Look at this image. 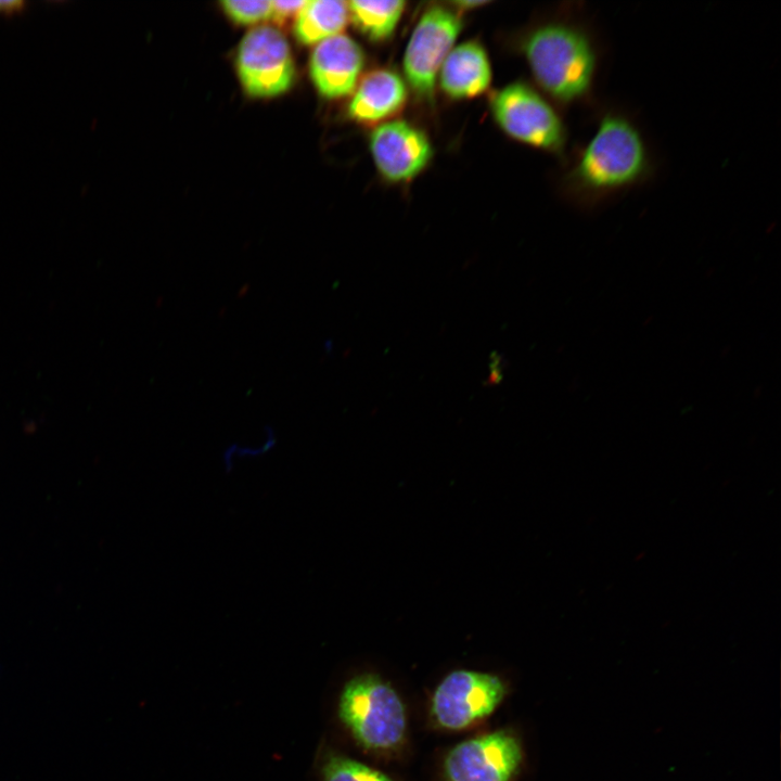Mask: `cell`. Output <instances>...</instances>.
Segmentation results:
<instances>
[{"label":"cell","mask_w":781,"mask_h":781,"mask_svg":"<svg viewBox=\"0 0 781 781\" xmlns=\"http://www.w3.org/2000/svg\"><path fill=\"white\" fill-rule=\"evenodd\" d=\"M349 17L347 2L342 0H311L294 23L296 39L303 44H317L340 35Z\"/></svg>","instance_id":"13"},{"label":"cell","mask_w":781,"mask_h":781,"mask_svg":"<svg viewBox=\"0 0 781 781\" xmlns=\"http://www.w3.org/2000/svg\"><path fill=\"white\" fill-rule=\"evenodd\" d=\"M235 65L240 81L251 97L282 94L294 81L295 68L289 42L282 31L272 26H256L244 36Z\"/></svg>","instance_id":"6"},{"label":"cell","mask_w":781,"mask_h":781,"mask_svg":"<svg viewBox=\"0 0 781 781\" xmlns=\"http://www.w3.org/2000/svg\"><path fill=\"white\" fill-rule=\"evenodd\" d=\"M362 66L359 44L340 34L316 44L310 57V76L321 95L337 99L355 91Z\"/></svg>","instance_id":"10"},{"label":"cell","mask_w":781,"mask_h":781,"mask_svg":"<svg viewBox=\"0 0 781 781\" xmlns=\"http://www.w3.org/2000/svg\"><path fill=\"white\" fill-rule=\"evenodd\" d=\"M594 128L576 146L562 176L565 196L593 210L649 183L658 159L638 116L623 104L600 101L591 111Z\"/></svg>","instance_id":"1"},{"label":"cell","mask_w":781,"mask_h":781,"mask_svg":"<svg viewBox=\"0 0 781 781\" xmlns=\"http://www.w3.org/2000/svg\"><path fill=\"white\" fill-rule=\"evenodd\" d=\"M485 1H459L454 2V4L462 7V9H470L472 7H478L485 4Z\"/></svg>","instance_id":"19"},{"label":"cell","mask_w":781,"mask_h":781,"mask_svg":"<svg viewBox=\"0 0 781 781\" xmlns=\"http://www.w3.org/2000/svg\"><path fill=\"white\" fill-rule=\"evenodd\" d=\"M499 126L512 138L546 152L562 154L568 131L560 113L530 86L513 82L491 102Z\"/></svg>","instance_id":"4"},{"label":"cell","mask_w":781,"mask_h":781,"mask_svg":"<svg viewBox=\"0 0 781 781\" xmlns=\"http://www.w3.org/2000/svg\"><path fill=\"white\" fill-rule=\"evenodd\" d=\"M523 758L520 739L498 730L457 744L444 760V773L447 781H511Z\"/></svg>","instance_id":"8"},{"label":"cell","mask_w":781,"mask_h":781,"mask_svg":"<svg viewBox=\"0 0 781 781\" xmlns=\"http://www.w3.org/2000/svg\"><path fill=\"white\" fill-rule=\"evenodd\" d=\"M407 99L404 80L388 69L368 73L356 87L348 113L355 120L376 123L402 108Z\"/></svg>","instance_id":"11"},{"label":"cell","mask_w":781,"mask_h":781,"mask_svg":"<svg viewBox=\"0 0 781 781\" xmlns=\"http://www.w3.org/2000/svg\"><path fill=\"white\" fill-rule=\"evenodd\" d=\"M370 150L379 171L394 182L410 180L432 157L426 136L404 120L380 125L371 135Z\"/></svg>","instance_id":"9"},{"label":"cell","mask_w":781,"mask_h":781,"mask_svg":"<svg viewBox=\"0 0 781 781\" xmlns=\"http://www.w3.org/2000/svg\"><path fill=\"white\" fill-rule=\"evenodd\" d=\"M307 0H274L271 1L270 20L279 28H286L294 24Z\"/></svg>","instance_id":"17"},{"label":"cell","mask_w":781,"mask_h":781,"mask_svg":"<svg viewBox=\"0 0 781 781\" xmlns=\"http://www.w3.org/2000/svg\"><path fill=\"white\" fill-rule=\"evenodd\" d=\"M454 12L441 7L425 11L418 21L404 54V72L412 90L431 100L440 67L461 30Z\"/></svg>","instance_id":"7"},{"label":"cell","mask_w":781,"mask_h":781,"mask_svg":"<svg viewBox=\"0 0 781 781\" xmlns=\"http://www.w3.org/2000/svg\"><path fill=\"white\" fill-rule=\"evenodd\" d=\"M507 694V684L491 673L456 669L435 689L431 714L448 730H462L489 716Z\"/></svg>","instance_id":"5"},{"label":"cell","mask_w":781,"mask_h":781,"mask_svg":"<svg viewBox=\"0 0 781 781\" xmlns=\"http://www.w3.org/2000/svg\"><path fill=\"white\" fill-rule=\"evenodd\" d=\"M25 7L26 2L22 0H0V13L4 15L20 13Z\"/></svg>","instance_id":"18"},{"label":"cell","mask_w":781,"mask_h":781,"mask_svg":"<svg viewBox=\"0 0 781 781\" xmlns=\"http://www.w3.org/2000/svg\"><path fill=\"white\" fill-rule=\"evenodd\" d=\"M338 716L363 747L392 750L405 739V705L396 690L377 674L362 673L345 683Z\"/></svg>","instance_id":"3"},{"label":"cell","mask_w":781,"mask_h":781,"mask_svg":"<svg viewBox=\"0 0 781 781\" xmlns=\"http://www.w3.org/2000/svg\"><path fill=\"white\" fill-rule=\"evenodd\" d=\"M322 774L324 781H394L380 770L336 754L327 757Z\"/></svg>","instance_id":"15"},{"label":"cell","mask_w":781,"mask_h":781,"mask_svg":"<svg viewBox=\"0 0 781 781\" xmlns=\"http://www.w3.org/2000/svg\"><path fill=\"white\" fill-rule=\"evenodd\" d=\"M405 5L401 0L347 2L353 23L372 40H383L393 34Z\"/></svg>","instance_id":"14"},{"label":"cell","mask_w":781,"mask_h":781,"mask_svg":"<svg viewBox=\"0 0 781 781\" xmlns=\"http://www.w3.org/2000/svg\"><path fill=\"white\" fill-rule=\"evenodd\" d=\"M220 5L240 25H257L270 20L271 15V1L268 0H225Z\"/></svg>","instance_id":"16"},{"label":"cell","mask_w":781,"mask_h":781,"mask_svg":"<svg viewBox=\"0 0 781 781\" xmlns=\"http://www.w3.org/2000/svg\"><path fill=\"white\" fill-rule=\"evenodd\" d=\"M539 86L558 102L592 111L600 102L598 85L606 44L584 2L536 24L522 44Z\"/></svg>","instance_id":"2"},{"label":"cell","mask_w":781,"mask_h":781,"mask_svg":"<svg viewBox=\"0 0 781 781\" xmlns=\"http://www.w3.org/2000/svg\"><path fill=\"white\" fill-rule=\"evenodd\" d=\"M491 80V68L484 48L474 41L453 48L440 67V86L451 98L482 94Z\"/></svg>","instance_id":"12"}]
</instances>
